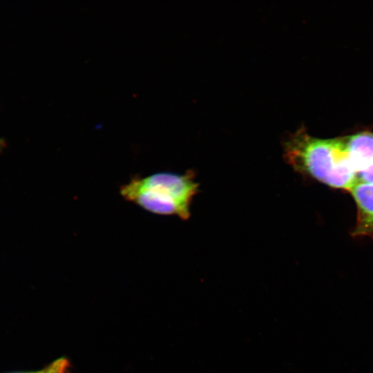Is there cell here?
Listing matches in <instances>:
<instances>
[{"label":"cell","instance_id":"cell-3","mask_svg":"<svg viewBox=\"0 0 373 373\" xmlns=\"http://www.w3.org/2000/svg\"><path fill=\"white\" fill-rule=\"evenodd\" d=\"M349 191L357 208L353 235L373 239V184L357 181Z\"/></svg>","mask_w":373,"mask_h":373},{"label":"cell","instance_id":"cell-2","mask_svg":"<svg viewBox=\"0 0 373 373\" xmlns=\"http://www.w3.org/2000/svg\"><path fill=\"white\" fill-rule=\"evenodd\" d=\"M192 171L184 174L158 172L147 176H135L119 188L126 200L143 209L161 216H176L186 220L198 191V183Z\"/></svg>","mask_w":373,"mask_h":373},{"label":"cell","instance_id":"cell-1","mask_svg":"<svg viewBox=\"0 0 373 373\" xmlns=\"http://www.w3.org/2000/svg\"><path fill=\"white\" fill-rule=\"evenodd\" d=\"M283 147L285 162L300 174L348 191L358 180L343 137L321 139L299 128L284 138Z\"/></svg>","mask_w":373,"mask_h":373},{"label":"cell","instance_id":"cell-4","mask_svg":"<svg viewBox=\"0 0 373 373\" xmlns=\"http://www.w3.org/2000/svg\"><path fill=\"white\" fill-rule=\"evenodd\" d=\"M350 160L357 175L373 164V133L361 132L343 137Z\"/></svg>","mask_w":373,"mask_h":373},{"label":"cell","instance_id":"cell-5","mask_svg":"<svg viewBox=\"0 0 373 373\" xmlns=\"http://www.w3.org/2000/svg\"><path fill=\"white\" fill-rule=\"evenodd\" d=\"M68 366L66 359L61 358L57 359L45 368L35 372H12L6 373H65Z\"/></svg>","mask_w":373,"mask_h":373},{"label":"cell","instance_id":"cell-6","mask_svg":"<svg viewBox=\"0 0 373 373\" xmlns=\"http://www.w3.org/2000/svg\"><path fill=\"white\" fill-rule=\"evenodd\" d=\"M357 181L373 184V164L366 169L359 172Z\"/></svg>","mask_w":373,"mask_h":373},{"label":"cell","instance_id":"cell-7","mask_svg":"<svg viewBox=\"0 0 373 373\" xmlns=\"http://www.w3.org/2000/svg\"><path fill=\"white\" fill-rule=\"evenodd\" d=\"M6 147V142L4 139L0 138V153Z\"/></svg>","mask_w":373,"mask_h":373}]
</instances>
